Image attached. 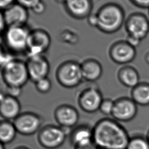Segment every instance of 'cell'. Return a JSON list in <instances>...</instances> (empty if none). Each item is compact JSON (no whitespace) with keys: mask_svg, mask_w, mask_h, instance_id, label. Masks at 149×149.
<instances>
[{"mask_svg":"<svg viewBox=\"0 0 149 149\" xmlns=\"http://www.w3.org/2000/svg\"><path fill=\"white\" fill-rule=\"evenodd\" d=\"M93 142L98 149H126L130 136L113 118H104L93 126Z\"/></svg>","mask_w":149,"mask_h":149,"instance_id":"6da1fadb","label":"cell"},{"mask_svg":"<svg viewBox=\"0 0 149 149\" xmlns=\"http://www.w3.org/2000/svg\"><path fill=\"white\" fill-rule=\"evenodd\" d=\"M95 13L97 16V29L104 33H114L125 24L126 19L124 10L116 3H105Z\"/></svg>","mask_w":149,"mask_h":149,"instance_id":"7a4b0ae2","label":"cell"},{"mask_svg":"<svg viewBox=\"0 0 149 149\" xmlns=\"http://www.w3.org/2000/svg\"><path fill=\"white\" fill-rule=\"evenodd\" d=\"M1 77L6 87L23 88L30 80L26 61L11 58L1 69Z\"/></svg>","mask_w":149,"mask_h":149,"instance_id":"3957f363","label":"cell"},{"mask_svg":"<svg viewBox=\"0 0 149 149\" xmlns=\"http://www.w3.org/2000/svg\"><path fill=\"white\" fill-rule=\"evenodd\" d=\"M55 76L58 84L66 88H75L84 80L80 62L72 59L61 63L55 70Z\"/></svg>","mask_w":149,"mask_h":149,"instance_id":"277c9868","label":"cell"},{"mask_svg":"<svg viewBox=\"0 0 149 149\" xmlns=\"http://www.w3.org/2000/svg\"><path fill=\"white\" fill-rule=\"evenodd\" d=\"M30 31L27 25L6 27L2 34V43L10 52L26 54Z\"/></svg>","mask_w":149,"mask_h":149,"instance_id":"5b68a950","label":"cell"},{"mask_svg":"<svg viewBox=\"0 0 149 149\" xmlns=\"http://www.w3.org/2000/svg\"><path fill=\"white\" fill-rule=\"evenodd\" d=\"M68 130L58 125H45L37 133L38 143L45 149H57L64 144L70 133Z\"/></svg>","mask_w":149,"mask_h":149,"instance_id":"8992f818","label":"cell"},{"mask_svg":"<svg viewBox=\"0 0 149 149\" xmlns=\"http://www.w3.org/2000/svg\"><path fill=\"white\" fill-rule=\"evenodd\" d=\"M51 44V37L48 32L41 28L30 30L26 55L27 56L44 55Z\"/></svg>","mask_w":149,"mask_h":149,"instance_id":"52a82bcc","label":"cell"},{"mask_svg":"<svg viewBox=\"0 0 149 149\" xmlns=\"http://www.w3.org/2000/svg\"><path fill=\"white\" fill-rule=\"evenodd\" d=\"M103 99L102 93L98 87L88 86L79 91L77 96V102L83 111L93 113L99 111Z\"/></svg>","mask_w":149,"mask_h":149,"instance_id":"ba28073f","label":"cell"},{"mask_svg":"<svg viewBox=\"0 0 149 149\" xmlns=\"http://www.w3.org/2000/svg\"><path fill=\"white\" fill-rule=\"evenodd\" d=\"M17 133L23 136H31L38 132L42 127V117L37 113L26 111L13 120Z\"/></svg>","mask_w":149,"mask_h":149,"instance_id":"9c48e42d","label":"cell"},{"mask_svg":"<svg viewBox=\"0 0 149 149\" xmlns=\"http://www.w3.org/2000/svg\"><path fill=\"white\" fill-rule=\"evenodd\" d=\"M125 27L127 35L142 41L149 33V19L142 13H133L126 19Z\"/></svg>","mask_w":149,"mask_h":149,"instance_id":"30bf717a","label":"cell"},{"mask_svg":"<svg viewBox=\"0 0 149 149\" xmlns=\"http://www.w3.org/2000/svg\"><path fill=\"white\" fill-rule=\"evenodd\" d=\"M30 80L35 83L41 79L48 77L50 70V64L44 55L27 56L26 61Z\"/></svg>","mask_w":149,"mask_h":149,"instance_id":"8fae6325","label":"cell"},{"mask_svg":"<svg viewBox=\"0 0 149 149\" xmlns=\"http://www.w3.org/2000/svg\"><path fill=\"white\" fill-rule=\"evenodd\" d=\"M109 56L115 63L119 65H127L136 58V49L125 40L117 41L109 47Z\"/></svg>","mask_w":149,"mask_h":149,"instance_id":"7c38bea8","label":"cell"},{"mask_svg":"<svg viewBox=\"0 0 149 149\" xmlns=\"http://www.w3.org/2000/svg\"><path fill=\"white\" fill-rule=\"evenodd\" d=\"M54 117L58 126L71 130L77 125L80 115L74 107L63 104L59 105L55 109Z\"/></svg>","mask_w":149,"mask_h":149,"instance_id":"4fadbf2b","label":"cell"},{"mask_svg":"<svg viewBox=\"0 0 149 149\" xmlns=\"http://www.w3.org/2000/svg\"><path fill=\"white\" fill-rule=\"evenodd\" d=\"M137 105L129 97H120L115 101L112 118L118 122H127L133 120L137 113Z\"/></svg>","mask_w":149,"mask_h":149,"instance_id":"5bb4252c","label":"cell"},{"mask_svg":"<svg viewBox=\"0 0 149 149\" xmlns=\"http://www.w3.org/2000/svg\"><path fill=\"white\" fill-rule=\"evenodd\" d=\"M62 5L66 12L74 19H87L93 12V0H63Z\"/></svg>","mask_w":149,"mask_h":149,"instance_id":"9a60e30c","label":"cell"},{"mask_svg":"<svg viewBox=\"0 0 149 149\" xmlns=\"http://www.w3.org/2000/svg\"><path fill=\"white\" fill-rule=\"evenodd\" d=\"M6 27L25 26L29 18V9L15 2L3 11Z\"/></svg>","mask_w":149,"mask_h":149,"instance_id":"2e32d148","label":"cell"},{"mask_svg":"<svg viewBox=\"0 0 149 149\" xmlns=\"http://www.w3.org/2000/svg\"><path fill=\"white\" fill-rule=\"evenodd\" d=\"M69 136L73 147L91 143L93 142V127L85 123L76 125L71 129Z\"/></svg>","mask_w":149,"mask_h":149,"instance_id":"e0dca14e","label":"cell"},{"mask_svg":"<svg viewBox=\"0 0 149 149\" xmlns=\"http://www.w3.org/2000/svg\"><path fill=\"white\" fill-rule=\"evenodd\" d=\"M83 80L88 82H94L102 76L103 68L101 63L96 59L89 58L80 62Z\"/></svg>","mask_w":149,"mask_h":149,"instance_id":"ac0fdd59","label":"cell"},{"mask_svg":"<svg viewBox=\"0 0 149 149\" xmlns=\"http://www.w3.org/2000/svg\"><path fill=\"white\" fill-rule=\"evenodd\" d=\"M21 113V104L18 98L6 95L0 103V116L2 119L13 121Z\"/></svg>","mask_w":149,"mask_h":149,"instance_id":"d6986e66","label":"cell"},{"mask_svg":"<svg viewBox=\"0 0 149 149\" xmlns=\"http://www.w3.org/2000/svg\"><path fill=\"white\" fill-rule=\"evenodd\" d=\"M119 82L124 86L133 88L140 83L138 71L133 66L125 65L120 68L117 73Z\"/></svg>","mask_w":149,"mask_h":149,"instance_id":"ffe728a7","label":"cell"},{"mask_svg":"<svg viewBox=\"0 0 149 149\" xmlns=\"http://www.w3.org/2000/svg\"><path fill=\"white\" fill-rule=\"evenodd\" d=\"M130 98L137 105H149V83L140 82L132 88Z\"/></svg>","mask_w":149,"mask_h":149,"instance_id":"44dd1931","label":"cell"},{"mask_svg":"<svg viewBox=\"0 0 149 149\" xmlns=\"http://www.w3.org/2000/svg\"><path fill=\"white\" fill-rule=\"evenodd\" d=\"M17 132L13 121L2 119L0 120V142L4 145L14 141Z\"/></svg>","mask_w":149,"mask_h":149,"instance_id":"7402d4cb","label":"cell"},{"mask_svg":"<svg viewBox=\"0 0 149 149\" xmlns=\"http://www.w3.org/2000/svg\"><path fill=\"white\" fill-rule=\"evenodd\" d=\"M126 149H149V142L146 136L134 135L130 137Z\"/></svg>","mask_w":149,"mask_h":149,"instance_id":"603a6c76","label":"cell"},{"mask_svg":"<svg viewBox=\"0 0 149 149\" xmlns=\"http://www.w3.org/2000/svg\"><path fill=\"white\" fill-rule=\"evenodd\" d=\"M34 83L36 90L40 94H47L52 88V82L48 77L38 80Z\"/></svg>","mask_w":149,"mask_h":149,"instance_id":"cb8c5ba5","label":"cell"},{"mask_svg":"<svg viewBox=\"0 0 149 149\" xmlns=\"http://www.w3.org/2000/svg\"><path fill=\"white\" fill-rule=\"evenodd\" d=\"M115 105V101L109 98H104L101 103L99 108V111L104 115L109 116L112 115Z\"/></svg>","mask_w":149,"mask_h":149,"instance_id":"d4e9b609","label":"cell"},{"mask_svg":"<svg viewBox=\"0 0 149 149\" xmlns=\"http://www.w3.org/2000/svg\"><path fill=\"white\" fill-rule=\"evenodd\" d=\"M5 93L7 95L18 98L22 93V88L19 87H6Z\"/></svg>","mask_w":149,"mask_h":149,"instance_id":"484cf974","label":"cell"},{"mask_svg":"<svg viewBox=\"0 0 149 149\" xmlns=\"http://www.w3.org/2000/svg\"><path fill=\"white\" fill-rule=\"evenodd\" d=\"M42 0H15V2L24 6L27 9L31 10Z\"/></svg>","mask_w":149,"mask_h":149,"instance_id":"4316f807","label":"cell"},{"mask_svg":"<svg viewBox=\"0 0 149 149\" xmlns=\"http://www.w3.org/2000/svg\"><path fill=\"white\" fill-rule=\"evenodd\" d=\"M12 56H10L9 54L5 50L2 42H0V69L4 65V64L9 60Z\"/></svg>","mask_w":149,"mask_h":149,"instance_id":"83f0119b","label":"cell"},{"mask_svg":"<svg viewBox=\"0 0 149 149\" xmlns=\"http://www.w3.org/2000/svg\"><path fill=\"white\" fill-rule=\"evenodd\" d=\"M46 8H47V6L45 3L42 0L36 6H34L31 9V10L36 15H42L45 12Z\"/></svg>","mask_w":149,"mask_h":149,"instance_id":"f1b7e54d","label":"cell"},{"mask_svg":"<svg viewBox=\"0 0 149 149\" xmlns=\"http://www.w3.org/2000/svg\"><path fill=\"white\" fill-rule=\"evenodd\" d=\"M125 41L129 44H130L131 46H132L133 47H134L135 48H136V47H137L140 44L141 41V40H140L137 38H135L133 36H129V35H127Z\"/></svg>","mask_w":149,"mask_h":149,"instance_id":"f546056e","label":"cell"},{"mask_svg":"<svg viewBox=\"0 0 149 149\" xmlns=\"http://www.w3.org/2000/svg\"><path fill=\"white\" fill-rule=\"evenodd\" d=\"M135 6L140 8H149V0H130Z\"/></svg>","mask_w":149,"mask_h":149,"instance_id":"4dcf8cb0","label":"cell"},{"mask_svg":"<svg viewBox=\"0 0 149 149\" xmlns=\"http://www.w3.org/2000/svg\"><path fill=\"white\" fill-rule=\"evenodd\" d=\"M87 21L88 24L93 27L97 28V16L96 15V13H91L87 17Z\"/></svg>","mask_w":149,"mask_h":149,"instance_id":"1f68e13d","label":"cell"},{"mask_svg":"<svg viewBox=\"0 0 149 149\" xmlns=\"http://www.w3.org/2000/svg\"><path fill=\"white\" fill-rule=\"evenodd\" d=\"M6 28L3 12L0 10V42H2V34Z\"/></svg>","mask_w":149,"mask_h":149,"instance_id":"d6a6232c","label":"cell"},{"mask_svg":"<svg viewBox=\"0 0 149 149\" xmlns=\"http://www.w3.org/2000/svg\"><path fill=\"white\" fill-rule=\"evenodd\" d=\"M15 2V0H0V10L3 11Z\"/></svg>","mask_w":149,"mask_h":149,"instance_id":"836d02e7","label":"cell"},{"mask_svg":"<svg viewBox=\"0 0 149 149\" xmlns=\"http://www.w3.org/2000/svg\"><path fill=\"white\" fill-rule=\"evenodd\" d=\"M73 149H98V148L95 145L94 142H93V143L88 144L74 147Z\"/></svg>","mask_w":149,"mask_h":149,"instance_id":"e575fe53","label":"cell"},{"mask_svg":"<svg viewBox=\"0 0 149 149\" xmlns=\"http://www.w3.org/2000/svg\"><path fill=\"white\" fill-rule=\"evenodd\" d=\"M6 95H6L5 91H3L0 90V103L5 98Z\"/></svg>","mask_w":149,"mask_h":149,"instance_id":"d590c367","label":"cell"},{"mask_svg":"<svg viewBox=\"0 0 149 149\" xmlns=\"http://www.w3.org/2000/svg\"><path fill=\"white\" fill-rule=\"evenodd\" d=\"M144 59H145V61L146 62V63L149 65V51L146 54V55L144 56Z\"/></svg>","mask_w":149,"mask_h":149,"instance_id":"8d00e7d4","label":"cell"},{"mask_svg":"<svg viewBox=\"0 0 149 149\" xmlns=\"http://www.w3.org/2000/svg\"><path fill=\"white\" fill-rule=\"evenodd\" d=\"M14 149H30L29 147H26V146H18L16 147V148H15Z\"/></svg>","mask_w":149,"mask_h":149,"instance_id":"74e56055","label":"cell"},{"mask_svg":"<svg viewBox=\"0 0 149 149\" xmlns=\"http://www.w3.org/2000/svg\"><path fill=\"white\" fill-rule=\"evenodd\" d=\"M0 149H5V145L2 144L1 142H0Z\"/></svg>","mask_w":149,"mask_h":149,"instance_id":"f35d334b","label":"cell"},{"mask_svg":"<svg viewBox=\"0 0 149 149\" xmlns=\"http://www.w3.org/2000/svg\"><path fill=\"white\" fill-rule=\"evenodd\" d=\"M146 137H147V140H148V141L149 142V130L147 132V135H146Z\"/></svg>","mask_w":149,"mask_h":149,"instance_id":"ab89813d","label":"cell"},{"mask_svg":"<svg viewBox=\"0 0 149 149\" xmlns=\"http://www.w3.org/2000/svg\"><path fill=\"white\" fill-rule=\"evenodd\" d=\"M148 13H149V8H148Z\"/></svg>","mask_w":149,"mask_h":149,"instance_id":"60d3db41","label":"cell"}]
</instances>
